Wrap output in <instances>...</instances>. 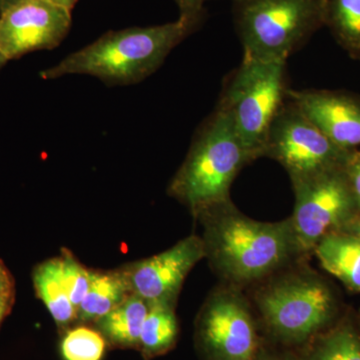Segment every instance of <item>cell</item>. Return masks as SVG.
Instances as JSON below:
<instances>
[{
	"label": "cell",
	"mask_w": 360,
	"mask_h": 360,
	"mask_svg": "<svg viewBox=\"0 0 360 360\" xmlns=\"http://www.w3.org/2000/svg\"><path fill=\"white\" fill-rule=\"evenodd\" d=\"M253 296L270 336L300 347L338 321L335 291L314 270L286 267L260 283Z\"/></svg>",
	"instance_id": "4"
},
{
	"label": "cell",
	"mask_w": 360,
	"mask_h": 360,
	"mask_svg": "<svg viewBox=\"0 0 360 360\" xmlns=\"http://www.w3.org/2000/svg\"><path fill=\"white\" fill-rule=\"evenodd\" d=\"M175 307L165 303L149 304L139 345V350L144 359H153L167 354L176 345L179 326Z\"/></svg>",
	"instance_id": "18"
},
{
	"label": "cell",
	"mask_w": 360,
	"mask_h": 360,
	"mask_svg": "<svg viewBox=\"0 0 360 360\" xmlns=\"http://www.w3.org/2000/svg\"><path fill=\"white\" fill-rule=\"evenodd\" d=\"M314 252L319 264L347 290L360 293V238L341 231L321 239Z\"/></svg>",
	"instance_id": "13"
},
{
	"label": "cell",
	"mask_w": 360,
	"mask_h": 360,
	"mask_svg": "<svg viewBox=\"0 0 360 360\" xmlns=\"http://www.w3.org/2000/svg\"><path fill=\"white\" fill-rule=\"evenodd\" d=\"M8 61L9 58H7L6 54L4 53V49L0 46V70H1V68H4Z\"/></svg>",
	"instance_id": "30"
},
{
	"label": "cell",
	"mask_w": 360,
	"mask_h": 360,
	"mask_svg": "<svg viewBox=\"0 0 360 360\" xmlns=\"http://www.w3.org/2000/svg\"><path fill=\"white\" fill-rule=\"evenodd\" d=\"M174 1L179 6V18L198 27L205 15V4L212 0H174Z\"/></svg>",
	"instance_id": "22"
},
{
	"label": "cell",
	"mask_w": 360,
	"mask_h": 360,
	"mask_svg": "<svg viewBox=\"0 0 360 360\" xmlns=\"http://www.w3.org/2000/svg\"><path fill=\"white\" fill-rule=\"evenodd\" d=\"M49 1L54 4H58L59 6L65 7V8L71 11L75 4H77L78 0H49Z\"/></svg>",
	"instance_id": "28"
},
{
	"label": "cell",
	"mask_w": 360,
	"mask_h": 360,
	"mask_svg": "<svg viewBox=\"0 0 360 360\" xmlns=\"http://www.w3.org/2000/svg\"><path fill=\"white\" fill-rule=\"evenodd\" d=\"M343 169L360 213V149L350 153Z\"/></svg>",
	"instance_id": "23"
},
{
	"label": "cell",
	"mask_w": 360,
	"mask_h": 360,
	"mask_svg": "<svg viewBox=\"0 0 360 360\" xmlns=\"http://www.w3.org/2000/svg\"><path fill=\"white\" fill-rule=\"evenodd\" d=\"M194 341L201 360H255L262 340L240 288L224 285L206 298L196 316Z\"/></svg>",
	"instance_id": "7"
},
{
	"label": "cell",
	"mask_w": 360,
	"mask_h": 360,
	"mask_svg": "<svg viewBox=\"0 0 360 360\" xmlns=\"http://www.w3.org/2000/svg\"><path fill=\"white\" fill-rule=\"evenodd\" d=\"M32 279L37 297L44 303L58 328L65 331L77 323V309L63 283L59 257L37 265Z\"/></svg>",
	"instance_id": "17"
},
{
	"label": "cell",
	"mask_w": 360,
	"mask_h": 360,
	"mask_svg": "<svg viewBox=\"0 0 360 360\" xmlns=\"http://www.w3.org/2000/svg\"><path fill=\"white\" fill-rule=\"evenodd\" d=\"M288 98L338 148L360 146V98L333 90L288 89Z\"/></svg>",
	"instance_id": "12"
},
{
	"label": "cell",
	"mask_w": 360,
	"mask_h": 360,
	"mask_svg": "<svg viewBox=\"0 0 360 360\" xmlns=\"http://www.w3.org/2000/svg\"><path fill=\"white\" fill-rule=\"evenodd\" d=\"M286 63L243 58L227 82L219 106L255 160L264 158L270 124L288 97Z\"/></svg>",
	"instance_id": "6"
},
{
	"label": "cell",
	"mask_w": 360,
	"mask_h": 360,
	"mask_svg": "<svg viewBox=\"0 0 360 360\" xmlns=\"http://www.w3.org/2000/svg\"><path fill=\"white\" fill-rule=\"evenodd\" d=\"M148 310V303L131 293L94 326L112 347L139 349L142 326Z\"/></svg>",
	"instance_id": "16"
},
{
	"label": "cell",
	"mask_w": 360,
	"mask_h": 360,
	"mask_svg": "<svg viewBox=\"0 0 360 360\" xmlns=\"http://www.w3.org/2000/svg\"><path fill=\"white\" fill-rule=\"evenodd\" d=\"M15 295H0V326L11 311Z\"/></svg>",
	"instance_id": "26"
},
{
	"label": "cell",
	"mask_w": 360,
	"mask_h": 360,
	"mask_svg": "<svg viewBox=\"0 0 360 360\" xmlns=\"http://www.w3.org/2000/svg\"><path fill=\"white\" fill-rule=\"evenodd\" d=\"M132 290L123 267L112 270H92L89 291L77 309V322L92 323L127 300Z\"/></svg>",
	"instance_id": "14"
},
{
	"label": "cell",
	"mask_w": 360,
	"mask_h": 360,
	"mask_svg": "<svg viewBox=\"0 0 360 360\" xmlns=\"http://www.w3.org/2000/svg\"><path fill=\"white\" fill-rule=\"evenodd\" d=\"M324 25L345 51L360 58V0H324Z\"/></svg>",
	"instance_id": "19"
},
{
	"label": "cell",
	"mask_w": 360,
	"mask_h": 360,
	"mask_svg": "<svg viewBox=\"0 0 360 360\" xmlns=\"http://www.w3.org/2000/svg\"><path fill=\"white\" fill-rule=\"evenodd\" d=\"M193 217L202 227L205 258L226 285L262 283L303 255L290 217L258 221L239 212L231 198Z\"/></svg>",
	"instance_id": "1"
},
{
	"label": "cell",
	"mask_w": 360,
	"mask_h": 360,
	"mask_svg": "<svg viewBox=\"0 0 360 360\" xmlns=\"http://www.w3.org/2000/svg\"><path fill=\"white\" fill-rule=\"evenodd\" d=\"M205 257L202 239L198 234H191L158 255L122 267L132 292L148 304L165 303L176 307L187 276Z\"/></svg>",
	"instance_id": "11"
},
{
	"label": "cell",
	"mask_w": 360,
	"mask_h": 360,
	"mask_svg": "<svg viewBox=\"0 0 360 360\" xmlns=\"http://www.w3.org/2000/svg\"><path fill=\"white\" fill-rule=\"evenodd\" d=\"M352 153L335 146L286 97L270 124L264 156L283 165L292 182L345 167Z\"/></svg>",
	"instance_id": "8"
},
{
	"label": "cell",
	"mask_w": 360,
	"mask_h": 360,
	"mask_svg": "<svg viewBox=\"0 0 360 360\" xmlns=\"http://www.w3.org/2000/svg\"><path fill=\"white\" fill-rule=\"evenodd\" d=\"M0 295H15L13 276L1 259H0Z\"/></svg>",
	"instance_id": "25"
},
{
	"label": "cell",
	"mask_w": 360,
	"mask_h": 360,
	"mask_svg": "<svg viewBox=\"0 0 360 360\" xmlns=\"http://www.w3.org/2000/svg\"><path fill=\"white\" fill-rule=\"evenodd\" d=\"M106 341L101 331L87 324H79L65 330L60 349L65 360H103Z\"/></svg>",
	"instance_id": "20"
},
{
	"label": "cell",
	"mask_w": 360,
	"mask_h": 360,
	"mask_svg": "<svg viewBox=\"0 0 360 360\" xmlns=\"http://www.w3.org/2000/svg\"><path fill=\"white\" fill-rule=\"evenodd\" d=\"M355 323H356L357 329H359V333H360V312L359 317H357V321H355Z\"/></svg>",
	"instance_id": "31"
},
{
	"label": "cell",
	"mask_w": 360,
	"mask_h": 360,
	"mask_svg": "<svg viewBox=\"0 0 360 360\" xmlns=\"http://www.w3.org/2000/svg\"><path fill=\"white\" fill-rule=\"evenodd\" d=\"M243 58L286 63L324 25V0H232Z\"/></svg>",
	"instance_id": "5"
},
{
	"label": "cell",
	"mask_w": 360,
	"mask_h": 360,
	"mask_svg": "<svg viewBox=\"0 0 360 360\" xmlns=\"http://www.w3.org/2000/svg\"><path fill=\"white\" fill-rule=\"evenodd\" d=\"M253 160L255 158L239 137L231 115L217 108L194 136L167 194L194 217L210 206L231 200L232 182Z\"/></svg>",
	"instance_id": "3"
},
{
	"label": "cell",
	"mask_w": 360,
	"mask_h": 360,
	"mask_svg": "<svg viewBox=\"0 0 360 360\" xmlns=\"http://www.w3.org/2000/svg\"><path fill=\"white\" fill-rule=\"evenodd\" d=\"M255 360H296V355L292 352H277L265 345L262 341Z\"/></svg>",
	"instance_id": "24"
},
{
	"label": "cell",
	"mask_w": 360,
	"mask_h": 360,
	"mask_svg": "<svg viewBox=\"0 0 360 360\" xmlns=\"http://www.w3.org/2000/svg\"><path fill=\"white\" fill-rule=\"evenodd\" d=\"M61 276L71 302L77 307L89 291L91 269H87L75 257L70 251L63 250L60 257Z\"/></svg>",
	"instance_id": "21"
},
{
	"label": "cell",
	"mask_w": 360,
	"mask_h": 360,
	"mask_svg": "<svg viewBox=\"0 0 360 360\" xmlns=\"http://www.w3.org/2000/svg\"><path fill=\"white\" fill-rule=\"evenodd\" d=\"M179 18L174 22L111 30L40 72L42 79L68 75L98 78L108 86L139 84L155 73L170 51L196 30Z\"/></svg>",
	"instance_id": "2"
},
{
	"label": "cell",
	"mask_w": 360,
	"mask_h": 360,
	"mask_svg": "<svg viewBox=\"0 0 360 360\" xmlns=\"http://www.w3.org/2000/svg\"><path fill=\"white\" fill-rule=\"evenodd\" d=\"M296 360H360V333L348 319L336 321L298 347Z\"/></svg>",
	"instance_id": "15"
},
{
	"label": "cell",
	"mask_w": 360,
	"mask_h": 360,
	"mask_svg": "<svg viewBox=\"0 0 360 360\" xmlns=\"http://www.w3.org/2000/svg\"><path fill=\"white\" fill-rule=\"evenodd\" d=\"M71 21L70 11L49 0H18L0 13V46L9 60L56 49Z\"/></svg>",
	"instance_id": "10"
},
{
	"label": "cell",
	"mask_w": 360,
	"mask_h": 360,
	"mask_svg": "<svg viewBox=\"0 0 360 360\" xmlns=\"http://www.w3.org/2000/svg\"><path fill=\"white\" fill-rule=\"evenodd\" d=\"M343 231L350 232V233L354 234L360 238V213L354 217V220H352V222Z\"/></svg>",
	"instance_id": "27"
},
{
	"label": "cell",
	"mask_w": 360,
	"mask_h": 360,
	"mask_svg": "<svg viewBox=\"0 0 360 360\" xmlns=\"http://www.w3.org/2000/svg\"><path fill=\"white\" fill-rule=\"evenodd\" d=\"M18 0H0V13L11 6V4H15Z\"/></svg>",
	"instance_id": "29"
},
{
	"label": "cell",
	"mask_w": 360,
	"mask_h": 360,
	"mask_svg": "<svg viewBox=\"0 0 360 360\" xmlns=\"http://www.w3.org/2000/svg\"><path fill=\"white\" fill-rule=\"evenodd\" d=\"M343 167L291 182L295 203L290 217L303 255L328 234L343 231L359 213Z\"/></svg>",
	"instance_id": "9"
}]
</instances>
